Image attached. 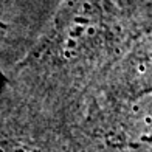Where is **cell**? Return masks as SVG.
Instances as JSON below:
<instances>
[{
  "instance_id": "obj_1",
  "label": "cell",
  "mask_w": 152,
  "mask_h": 152,
  "mask_svg": "<svg viewBox=\"0 0 152 152\" xmlns=\"http://www.w3.org/2000/svg\"><path fill=\"white\" fill-rule=\"evenodd\" d=\"M5 31H6V26L0 23V40L3 39V36H5Z\"/></svg>"
}]
</instances>
